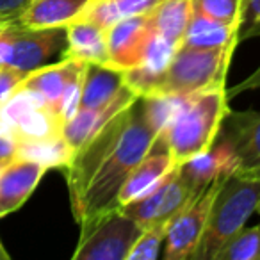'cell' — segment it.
<instances>
[{
  "label": "cell",
  "instance_id": "603a6c76",
  "mask_svg": "<svg viewBox=\"0 0 260 260\" xmlns=\"http://www.w3.org/2000/svg\"><path fill=\"white\" fill-rule=\"evenodd\" d=\"M18 157L36 160V162L43 164L47 170L66 168L73 157V148L62 138V134H55L41 139L22 141L18 146Z\"/></svg>",
  "mask_w": 260,
  "mask_h": 260
},
{
  "label": "cell",
  "instance_id": "4fadbf2b",
  "mask_svg": "<svg viewBox=\"0 0 260 260\" xmlns=\"http://www.w3.org/2000/svg\"><path fill=\"white\" fill-rule=\"evenodd\" d=\"M47 168L30 159H15L0 170V217L16 212L36 191Z\"/></svg>",
  "mask_w": 260,
  "mask_h": 260
},
{
  "label": "cell",
  "instance_id": "e0dca14e",
  "mask_svg": "<svg viewBox=\"0 0 260 260\" xmlns=\"http://www.w3.org/2000/svg\"><path fill=\"white\" fill-rule=\"evenodd\" d=\"M66 48L62 57H73L87 64L107 62V30L89 20L77 18L64 27Z\"/></svg>",
  "mask_w": 260,
  "mask_h": 260
},
{
  "label": "cell",
  "instance_id": "ffe728a7",
  "mask_svg": "<svg viewBox=\"0 0 260 260\" xmlns=\"http://www.w3.org/2000/svg\"><path fill=\"white\" fill-rule=\"evenodd\" d=\"M192 15V0H159L148 13L155 36L180 47Z\"/></svg>",
  "mask_w": 260,
  "mask_h": 260
},
{
  "label": "cell",
  "instance_id": "2e32d148",
  "mask_svg": "<svg viewBox=\"0 0 260 260\" xmlns=\"http://www.w3.org/2000/svg\"><path fill=\"white\" fill-rule=\"evenodd\" d=\"M177 162L173 160L171 153L162 146H153V150L141 159L136 168L130 171L123 187L118 194V207H125L136 200L148 194L152 189H155L160 182L166 178Z\"/></svg>",
  "mask_w": 260,
  "mask_h": 260
},
{
  "label": "cell",
  "instance_id": "30bf717a",
  "mask_svg": "<svg viewBox=\"0 0 260 260\" xmlns=\"http://www.w3.org/2000/svg\"><path fill=\"white\" fill-rule=\"evenodd\" d=\"M194 194L196 191H192L191 185L185 182L180 173V166L177 164L155 189L143 198L121 207V210L141 228L155 223H170Z\"/></svg>",
  "mask_w": 260,
  "mask_h": 260
},
{
  "label": "cell",
  "instance_id": "44dd1931",
  "mask_svg": "<svg viewBox=\"0 0 260 260\" xmlns=\"http://www.w3.org/2000/svg\"><path fill=\"white\" fill-rule=\"evenodd\" d=\"M123 73L104 64H87L79 109H93L111 102L123 89Z\"/></svg>",
  "mask_w": 260,
  "mask_h": 260
},
{
  "label": "cell",
  "instance_id": "d6986e66",
  "mask_svg": "<svg viewBox=\"0 0 260 260\" xmlns=\"http://www.w3.org/2000/svg\"><path fill=\"white\" fill-rule=\"evenodd\" d=\"M239 23H226L200 13L192 6V15L182 45L191 48H223L239 43Z\"/></svg>",
  "mask_w": 260,
  "mask_h": 260
},
{
  "label": "cell",
  "instance_id": "cb8c5ba5",
  "mask_svg": "<svg viewBox=\"0 0 260 260\" xmlns=\"http://www.w3.org/2000/svg\"><path fill=\"white\" fill-rule=\"evenodd\" d=\"M216 260H260V224L241 228L217 251Z\"/></svg>",
  "mask_w": 260,
  "mask_h": 260
},
{
  "label": "cell",
  "instance_id": "ac0fdd59",
  "mask_svg": "<svg viewBox=\"0 0 260 260\" xmlns=\"http://www.w3.org/2000/svg\"><path fill=\"white\" fill-rule=\"evenodd\" d=\"M87 4L89 0H30L18 22L32 29L66 27L82 15Z\"/></svg>",
  "mask_w": 260,
  "mask_h": 260
},
{
  "label": "cell",
  "instance_id": "6da1fadb",
  "mask_svg": "<svg viewBox=\"0 0 260 260\" xmlns=\"http://www.w3.org/2000/svg\"><path fill=\"white\" fill-rule=\"evenodd\" d=\"M159 141L141 98L111 118L73 152L64 168L73 217L79 224L118 207V194L136 164Z\"/></svg>",
  "mask_w": 260,
  "mask_h": 260
},
{
  "label": "cell",
  "instance_id": "5b68a950",
  "mask_svg": "<svg viewBox=\"0 0 260 260\" xmlns=\"http://www.w3.org/2000/svg\"><path fill=\"white\" fill-rule=\"evenodd\" d=\"M87 62L62 57L54 64H45L27 73L20 87L30 91L61 123L68 121L80 105Z\"/></svg>",
  "mask_w": 260,
  "mask_h": 260
},
{
  "label": "cell",
  "instance_id": "9c48e42d",
  "mask_svg": "<svg viewBox=\"0 0 260 260\" xmlns=\"http://www.w3.org/2000/svg\"><path fill=\"white\" fill-rule=\"evenodd\" d=\"M0 126L11 132L18 143L61 134L62 123L23 87H16L0 105Z\"/></svg>",
  "mask_w": 260,
  "mask_h": 260
},
{
  "label": "cell",
  "instance_id": "484cf974",
  "mask_svg": "<svg viewBox=\"0 0 260 260\" xmlns=\"http://www.w3.org/2000/svg\"><path fill=\"white\" fill-rule=\"evenodd\" d=\"M242 4L244 0H192L200 13L226 23H241Z\"/></svg>",
  "mask_w": 260,
  "mask_h": 260
},
{
  "label": "cell",
  "instance_id": "3957f363",
  "mask_svg": "<svg viewBox=\"0 0 260 260\" xmlns=\"http://www.w3.org/2000/svg\"><path fill=\"white\" fill-rule=\"evenodd\" d=\"M260 200V177L234 173L221 182L210 207L202 242L192 260H216L226 241L246 226Z\"/></svg>",
  "mask_w": 260,
  "mask_h": 260
},
{
  "label": "cell",
  "instance_id": "d6a6232c",
  "mask_svg": "<svg viewBox=\"0 0 260 260\" xmlns=\"http://www.w3.org/2000/svg\"><path fill=\"white\" fill-rule=\"evenodd\" d=\"M256 212L260 214V200H258V205H256Z\"/></svg>",
  "mask_w": 260,
  "mask_h": 260
},
{
  "label": "cell",
  "instance_id": "7a4b0ae2",
  "mask_svg": "<svg viewBox=\"0 0 260 260\" xmlns=\"http://www.w3.org/2000/svg\"><path fill=\"white\" fill-rule=\"evenodd\" d=\"M228 100L226 82L180 96L155 146H164L177 164L207 152L216 143L230 111Z\"/></svg>",
  "mask_w": 260,
  "mask_h": 260
},
{
  "label": "cell",
  "instance_id": "277c9868",
  "mask_svg": "<svg viewBox=\"0 0 260 260\" xmlns=\"http://www.w3.org/2000/svg\"><path fill=\"white\" fill-rule=\"evenodd\" d=\"M235 47L237 45L223 48H191L180 45L148 96H185L226 82Z\"/></svg>",
  "mask_w": 260,
  "mask_h": 260
},
{
  "label": "cell",
  "instance_id": "52a82bcc",
  "mask_svg": "<svg viewBox=\"0 0 260 260\" xmlns=\"http://www.w3.org/2000/svg\"><path fill=\"white\" fill-rule=\"evenodd\" d=\"M143 228L121 210H105L80 224L73 260H126Z\"/></svg>",
  "mask_w": 260,
  "mask_h": 260
},
{
  "label": "cell",
  "instance_id": "7402d4cb",
  "mask_svg": "<svg viewBox=\"0 0 260 260\" xmlns=\"http://www.w3.org/2000/svg\"><path fill=\"white\" fill-rule=\"evenodd\" d=\"M157 2L159 0H89L79 18L89 20L107 30L112 23L123 18L150 13Z\"/></svg>",
  "mask_w": 260,
  "mask_h": 260
},
{
  "label": "cell",
  "instance_id": "836d02e7",
  "mask_svg": "<svg viewBox=\"0 0 260 260\" xmlns=\"http://www.w3.org/2000/svg\"><path fill=\"white\" fill-rule=\"evenodd\" d=\"M4 25H6V23H0V30H2V29H4Z\"/></svg>",
  "mask_w": 260,
  "mask_h": 260
},
{
  "label": "cell",
  "instance_id": "4dcf8cb0",
  "mask_svg": "<svg viewBox=\"0 0 260 260\" xmlns=\"http://www.w3.org/2000/svg\"><path fill=\"white\" fill-rule=\"evenodd\" d=\"M251 89H260V66L251 73L249 77H246L242 82H239L237 86H234L232 89H228V96H235L239 93H244V91H251Z\"/></svg>",
  "mask_w": 260,
  "mask_h": 260
},
{
  "label": "cell",
  "instance_id": "7c38bea8",
  "mask_svg": "<svg viewBox=\"0 0 260 260\" xmlns=\"http://www.w3.org/2000/svg\"><path fill=\"white\" fill-rule=\"evenodd\" d=\"M217 138L239 160V175L260 177V111H228Z\"/></svg>",
  "mask_w": 260,
  "mask_h": 260
},
{
  "label": "cell",
  "instance_id": "8992f818",
  "mask_svg": "<svg viewBox=\"0 0 260 260\" xmlns=\"http://www.w3.org/2000/svg\"><path fill=\"white\" fill-rule=\"evenodd\" d=\"M64 48V27L32 29L16 20L0 30V66L16 72H34L48 64L55 55H62Z\"/></svg>",
  "mask_w": 260,
  "mask_h": 260
},
{
  "label": "cell",
  "instance_id": "ba28073f",
  "mask_svg": "<svg viewBox=\"0 0 260 260\" xmlns=\"http://www.w3.org/2000/svg\"><path fill=\"white\" fill-rule=\"evenodd\" d=\"M221 180L202 189L191 198V202L170 221L164 239V258L166 260H192L209 219L210 207L216 198Z\"/></svg>",
  "mask_w": 260,
  "mask_h": 260
},
{
  "label": "cell",
  "instance_id": "f1b7e54d",
  "mask_svg": "<svg viewBox=\"0 0 260 260\" xmlns=\"http://www.w3.org/2000/svg\"><path fill=\"white\" fill-rule=\"evenodd\" d=\"M25 75L27 73L0 66V105L4 104L9 98V94L20 86V82L25 79Z\"/></svg>",
  "mask_w": 260,
  "mask_h": 260
},
{
  "label": "cell",
  "instance_id": "4316f807",
  "mask_svg": "<svg viewBox=\"0 0 260 260\" xmlns=\"http://www.w3.org/2000/svg\"><path fill=\"white\" fill-rule=\"evenodd\" d=\"M237 38L239 41L260 38V0H244Z\"/></svg>",
  "mask_w": 260,
  "mask_h": 260
},
{
  "label": "cell",
  "instance_id": "f546056e",
  "mask_svg": "<svg viewBox=\"0 0 260 260\" xmlns=\"http://www.w3.org/2000/svg\"><path fill=\"white\" fill-rule=\"evenodd\" d=\"M30 0H0V23H11L22 16Z\"/></svg>",
  "mask_w": 260,
  "mask_h": 260
},
{
  "label": "cell",
  "instance_id": "5bb4252c",
  "mask_svg": "<svg viewBox=\"0 0 260 260\" xmlns=\"http://www.w3.org/2000/svg\"><path fill=\"white\" fill-rule=\"evenodd\" d=\"M138 98L139 96L134 91L128 89L126 86H123V89L111 102H107V104L98 105V107L93 109H77L75 114L68 121L62 123V128H61L62 138L68 141V145L75 152L91 136L96 134L109 119L114 118L118 112L126 109L130 104H134Z\"/></svg>",
  "mask_w": 260,
  "mask_h": 260
},
{
  "label": "cell",
  "instance_id": "83f0119b",
  "mask_svg": "<svg viewBox=\"0 0 260 260\" xmlns=\"http://www.w3.org/2000/svg\"><path fill=\"white\" fill-rule=\"evenodd\" d=\"M18 139L8 132L4 126H0V170L18 159Z\"/></svg>",
  "mask_w": 260,
  "mask_h": 260
},
{
  "label": "cell",
  "instance_id": "d4e9b609",
  "mask_svg": "<svg viewBox=\"0 0 260 260\" xmlns=\"http://www.w3.org/2000/svg\"><path fill=\"white\" fill-rule=\"evenodd\" d=\"M168 224L170 223H155L145 226L138 235L134 246L130 248L126 260H157L160 256V248L164 246Z\"/></svg>",
  "mask_w": 260,
  "mask_h": 260
},
{
  "label": "cell",
  "instance_id": "8fae6325",
  "mask_svg": "<svg viewBox=\"0 0 260 260\" xmlns=\"http://www.w3.org/2000/svg\"><path fill=\"white\" fill-rule=\"evenodd\" d=\"M155 36L148 13L128 16L107 29V62L116 72L138 68L146 55L150 41Z\"/></svg>",
  "mask_w": 260,
  "mask_h": 260
},
{
  "label": "cell",
  "instance_id": "1f68e13d",
  "mask_svg": "<svg viewBox=\"0 0 260 260\" xmlns=\"http://www.w3.org/2000/svg\"><path fill=\"white\" fill-rule=\"evenodd\" d=\"M9 258H11V255L6 251L4 244H2V241H0V260H9Z\"/></svg>",
  "mask_w": 260,
  "mask_h": 260
},
{
  "label": "cell",
  "instance_id": "9a60e30c",
  "mask_svg": "<svg viewBox=\"0 0 260 260\" xmlns=\"http://www.w3.org/2000/svg\"><path fill=\"white\" fill-rule=\"evenodd\" d=\"M180 173L192 191H202L212 182L226 178L239 171V160L232 148L219 138L207 152L194 155L192 159L178 164Z\"/></svg>",
  "mask_w": 260,
  "mask_h": 260
}]
</instances>
